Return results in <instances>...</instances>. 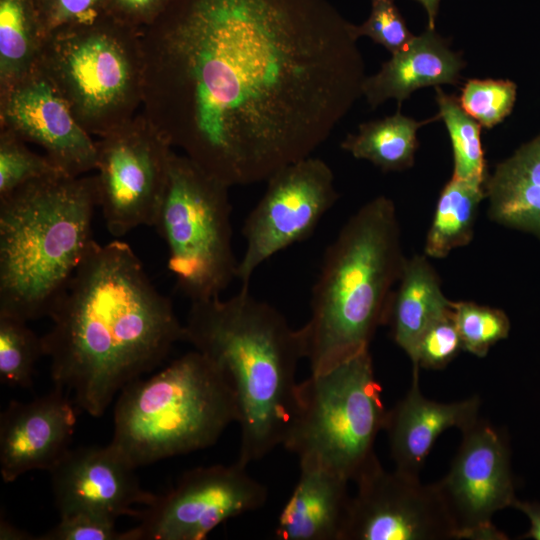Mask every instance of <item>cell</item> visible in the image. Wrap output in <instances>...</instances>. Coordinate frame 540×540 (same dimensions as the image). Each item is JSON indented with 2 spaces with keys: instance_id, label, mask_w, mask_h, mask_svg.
<instances>
[{
  "instance_id": "1",
  "label": "cell",
  "mask_w": 540,
  "mask_h": 540,
  "mask_svg": "<svg viewBox=\"0 0 540 540\" xmlns=\"http://www.w3.org/2000/svg\"><path fill=\"white\" fill-rule=\"evenodd\" d=\"M357 40L327 0H170L142 31L143 113L230 187L266 182L362 96Z\"/></svg>"
},
{
  "instance_id": "2",
  "label": "cell",
  "mask_w": 540,
  "mask_h": 540,
  "mask_svg": "<svg viewBox=\"0 0 540 540\" xmlns=\"http://www.w3.org/2000/svg\"><path fill=\"white\" fill-rule=\"evenodd\" d=\"M49 317L42 342L54 385L93 417L185 340L171 300L119 239L93 242Z\"/></svg>"
},
{
  "instance_id": "3",
  "label": "cell",
  "mask_w": 540,
  "mask_h": 540,
  "mask_svg": "<svg viewBox=\"0 0 540 540\" xmlns=\"http://www.w3.org/2000/svg\"><path fill=\"white\" fill-rule=\"evenodd\" d=\"M185 340L225 376L237 406L240 449L248 466L283 445L293 416L298 363L304 359L299 329L248 285L228 299L191 302Z\"/></svg>"
},
{
  "instance_id": "4",
  "label": "cell",
  "mask_w": 540,
  "mask_h": 540,
  "mask_svg": "<svg viewBox=\"0 0 540 540\" xmlns=\"http://www.w3.org/2000/svg\"><path fill=\"white\" fill-rule=\"evenodd\" d=\"M406 258L393 201L373 198L343 225L325 250L312 288L310 317L299 328L311 373L369 349L385 324Z\"/></svg>"
},
{
  "instance_id": "5",
  "label": "cell",
  "mask_w": 540,
  "mask_h": 540,
  "mask_svg": "<svg viewBox=\"0 0 540 540\" xmlns=\"http://www.w3.org/2000/svg\"><path fill=\"white\" fill-rule=\"evenodd\" d=\"M94 176L55 174L0 199V315H50L95 241Z\"/></svg>"
},
{
  "instance_id": "6",
  "label": "cell",
  "mask_w": 540,
  "mask_h": 540,
  "mask_svg": "<svg viewBox=\"0 0 540 540\" xmlns=\"http://www.w3.org/2000/svg\"><path fill=\"white\" fill-rule=\"evenodd\" d=\"M237 416L225 376L194 349L122 389L110 444L137 468L214 445Z\"/></svg>"
},
{
  "instance_id": "7",
  "label": "cell",
  "mask_w": 540,
  "mask_h": 540,
  "mask_svg": "<svg viewBox=\"0 0 540 540\" xmlns=\"http://www.w3.org/2000/svg\"><path fill=\"white\" fill-rule=\"evenodd\" d=\"M37 65L90 135L121 126L143 103L142 31L105 14L47 35Z\"/></svg>"
},
{
  "instance_id": "8",
  "label": "cell",
  "mask_w": 540,
  "mask_h": 540,
  "mask_svg": "<svg viewBox=\"0 0 540 540\" xmlns=\"http://www.w3.org/2000/svg\"><path fill=\"white\" fill-rule=\"evenodd\" d=\"M387 409L372 356L364 350L298 384L283 447L310 463L355 480L376 456Z\"/></svg>"
},
{
  "instance_id": "9",
  "label": "cell",
  "mask_w": 540,
  "mask_h": 540,
  "mask_svg": "<svg viewBox=\"0 0 540 540\" xmlns=\"http://www.w3.org/2000/svg\"><path fill=\"white\" fill-rule=\"evenodd\" d=\"M229 188L172 152L153 226L167 245L177 288L191 302L219 297L236 278Z\"/></svg>"
},
{
  "instance_id": "10",
  "label": "cell",
  "mask_w": 540,
  "mask_h": 540,
  "mask_svg": "<svg viewBox=\"0 0 540 540\" xmlns=\"http://www.w3.org/2000/svg\"><path fill=\"white\" fill-rule=\"evenodd\" d=\"M98 206L108 232L153 226L168 176L171 144L142 112L96 142Z\"/></svg>"
},
{
  "instance_id": "11",
  "label": "cell",
  "mask_w": 540,
  "mask_h": 540,
  "mask_svg": "<svg viewBox=\"0 0 540 540\" xmlns=\"http://www.w3.org/2000/svg\"><path fill=\"white\" fill-rule=\"evenodd\" d=\"M266 182L242 227L246 246L236 274L242 285L266 260L308 238L339 197L333 171L317 157L293 162Z\"/></svg>"
},
{
  "instance_id": "12",
  "label": "cell",
  "mask_w": 540,
  "mask_h": 540,
  "mask_svg": "<svg viewBox=\"0 0 540 540\" xmlns=\"http://www.w3.org/2000/svg\"><path fill=\"white\" fill-rule=\"evenodd\" d=\"M267 498V487L238 461L194 468L141 509L132 540H203L221 523L260 509Z\"/></svg>"
},
{
  "instance_id": "13",
  "label": "cell",
  "mask_w": 540,
  "mask_h": 540,
  "mask_svg": "<svg viewBox=\"0 0 540 540\" xmlns=\"http://www.w3.org/2000/svg\"><path fill=\"white\" fill-rule=\"evenodd\" d=\"M448 473L436 486L455 528V539L505 540L493 515L517 499L505 432L478 418L462 430Z\"/></svg>"
},
{
  "instance_id": "14",
  "label": "cell",
  "mask_w": 540,
  "mask_h": 540,
  "mask_svg": "<svg viewBox=\"0 0 540 540\" xmlns=\"http://www.w3.org/2000/svg\"><path fill=\"white\" fill-rule=\"evenodd\" d=\"M342 540H446L455 528L436 484L388 471L375 456L354 480Z\"/></svg>"
},
{
  "instance_id": "15",
  "label": "cell",
  "mask_w": 540,
  "mask_h": 540,
  "mask_svg": "<svg viewBox=\"0 0 540 540\" xmlns=\"http://www.w3.org/2000/svg\"><path fill=\"white\" fill-rule=\"evenodd\" d=\"M0 128L40 146L65 175L79 177L96 169V142L38 65L0 93Z\"/></svg>"
},
{
  "instance_id": "16",
  "label": "cell",
  "mask_w": 540,
  "mask_h": 540,
  "mask_svg": "<svg viewBox=\"0 0 540 540\" xmlns=\"http://www.w3.org/2000/svg\"><path fill=\"white\" fill-rule=\"evenodd\" d=\"M135 469L111 444L69 448L49 471L59 515L88 511L138 518L141 510L134 506H149L158 495L141 487Z\"/></svg>"
},
{
  "instance_id": "17",
  "label": "cell",
  "mask_w": 540,
  "mask_h": 540,
  "mask_svg": "<svg viewBox=\"0 0 540 540\" xmlns=\"http://www.w3.org/2000/svg\"><path fill=\"white\" fill-rule=\"evenodd\" d=\"M77 410L71 396L55 385L32 401H11L0 417L3 481L35 469L50 471L70 448Z\"/></svg>"
},
{
  "instance_id": "18",
  "label": "cell",
  "mask_w": 540,
  "mask_h": 540,
  "mask_svg": "<svg viewBox=\"0 0 540 540\" xmlns=\"http://www.w3.org/2000/svg\"><path fill=\"white\" fill-rule=\"evenodd\" d=\"M481 401L473 396L442 403L425 397L419 386V368H412L406 395L387 410L384 431L395 469L418 476L437 438L449 428L464 430L479 418Z\"/></svg>"
},
{
  "instance_id": "19",
  "label": "cell",
  "mask_w": 540,
  "mask_h": 540,
  "mask_svg": "<svg viewBox=\"0 0 540 540\" xmlns=\"http://www.w3.org/2000/svg\"><path fill=\"white\" fill-rule=\"evenodd\" d=\"M464 62L446 40L428 28L399 51L392 53L380 70L366 76L362 95L372 109L395 99L398 109L412 92L428 86L457 85Z\"/></svg>"
},
{
  "instance_id": "20",
  "label": "cell",
  "mask_w": 540,
  "mask_h": 540,
  "mask_svg": "<svg viewBox=\"0 0 540 540\" xmlns=\"http://www.w3.org/2000/svg\"><path fill=\"white\" fill-rule=\"evenodd\" d=\"M298 481L280 511L279 540H342L351 497L343 476L319 465L299 463Z\"/></svg>"
},
{
  "instance_id": "21",
  "label": "cell",
  "mask_w": 540,
  "mask_h": 540,
  "mask_svg": "<svg viewBox=\"0 0 540 540\" xmlns=\"http://www.w3.org/2000/svg\"><path fill=\"white\" fill-rule=\"evenodd\" d=\"M484 189L493 221L540 240V133L498 163Z\"/></svg>"
},
{
  "instance_id": "22",
  "label": "cell",
  "mask_w": 540,
  "mask_h": 540,
  "mask_svg": "<svg viewBox=\"0 0 540 540\" xmlns=\"http://www.w3.org/2000/svg\"><path fill=\"white\" fill-rule=\"evenodd\" d=\"M450 308L451 301L444 296L427 256L414 255L405 261L385 324L390 325L393 340L411 360L422 333Z\"/></svg>"
},
{
  "instance_id": "23",
  "label": "cell",
  "mask_w": 540,
  "mask_h": 540,
  "mask_svg": "<svg viewBox=\"0 0 540 540\" xmlns=\"http://www.w3.org/2000/svg\"><path fill=\"white\" fill-rule=\"evenodd\" d=\"M438 119L437 115L416 121L398 109L392 116L360 124L357 133L348 134L341 142V148L384 172L405 170L414 164L418 129Z\"/></svg>"
},
{
  "instance_id": "24",
  "label": "cell",
  "mask_w": 540,
  "mask_h": 540,
  "mask_svg": "<svg viewBox=\"0 0 540 540\" xmlns=\"http://www.w3.org/2000/svg\"><path fill=\"white\" fill-rule=\"evenodd\" d=\"M484 198V183L452 177L438 198L426 236L425 255L444 258L452 250L469 244L478 208Z\"/></svg>"
},
{
  "instance_id": "25",
  "label": "cell",
  "mask_w": 540,
  "mask_h": 540,
  "mask_svg": "<svg viewBox=\"0 0 540 540\" xmlns=\"http://www.w3.org/2000/svg\"><path fill=\"white\" fill-rule=\"evenodd\" d=\"M43 40L34 0H0V93L37 66Z\"/></svg>"
},
{
  "instance_id": "26",
  "label": "cell",
  "mask_w": 540,
  "mask_h": 540,
  "mask_svg": "<svg viewBox=\"0 0 540 540\" xmlns=\"http://www.w3.org/2000/svg\"><path fill=\"white\" fill-rule=\"evenodd\" d=\"M438 116L444 122L450 136L454 171L452 177L485 183L486 162L481 143V125L461 107L458 98L435 87Z\"/></svg>"
},
{
  "instance_id": "27",
  "label": "cell",
  "mask_w": 540,
  "mask_h": 540,
  "mask_svg": "<svg viewBox=\"0 0 540 540\" xmlns=\"http://www.w3.org/2000/svg\"><path fill=\"white\" fill-rule=\"evenodd\" d=\"M44 355L42 336L27 322L0 315V380L11 386L28 388L37 360Z\"/></svg>"
},
{
  "instance_id": "28",
  "label": "cell",
  "mask_w": 540,
  "mask_h": 540,
  "mask_svg": "<svg viewBox=\"0 0 540 540\" xmlns=\"http://www.w3.org/2000/svg\"><path fill=\"white\" fill-rule=\"evenodd\" d=\"M463 350L479 358L509 336L511 324L504 311L471 301H451Z\"/></svg>"
},
{
  "instance_id": "29",
  "label": "cell",
  "mask_w": 540,
  "mask_h": 540,
  "mask_svg": "<svg viewBox=\"0 0 540 540\" xmlns=\"http://www.w3.org/2000/svg\"><path fill=\"white\" fill-rule=\"evenodd\" d=\"M63 174L46 155L31 151L26 142L0 128V199L32 181Z\"/></svg>"
},
{
  "instance_id": "30",
  "label": "cell",
  "mask_w": 540,
  "mask_h": 540,
  "mask_svg": "<svg viewBox=\"0 0 540 540\" xmlns=\"http://www.w3.org/2000/svg\"><path fill=\"white\" fill-rule=\"evenodd\" d=\"M516 97L517 85L513 81L469 79L458 100L482 127L492 128L512 112Z\"/></svg>"
},
{
  "instance_id": "31",
  "label": "cell",
  "mask_w": 540,
  "mask_h": 540,
  "mask_svg": "<svg viewBox=\"0 0 540 540\" xmlns=\"http://www.w3.org/2000/svg\"><path fill=\"white\" fill-rule=\"evenodd\" d=\"M461 350L463 344L451 306L422 333L411 359L412 368L443 369Z\"/></svg>"
},
{
  "instance_id": "32",
  "label": "cell",
  "mask_w": 540,
  "mask_h": 540,
  "mask_svg": "<svg viewBox=\"0 0 540 540\" xmlns=\"http://www.w3.org/2000/svg\"><path fill=\"white\" fill-rule=\"evenodd\" d=\"M371 12L361 25L353 24L358 39L366 36L385 47L391 54L402 49L412 38L395 0H370Z\"/></svg>"
},
{
  "instance_id": "33",
  "label": "cell",
  "mask_w": 540,
  "mask_h": 540,
  "mask_svg": "<svg viewBox=\"0 0 540 540\" xmlns=\"http://www.w3.org/2000/svg\"><path fill=\"white\" fill-rule=\"evenodd\" d=\"M116 519L99 513L77 511L60 516L59 522L37 540H132L130 529L118 531Z\"/></svg>"
},
{
  "instance_id": "34",
  "label": "cell",
  "mask_w": 540,
  "mask_h": 540,
  "mask_svg": "<svg viewBox=\"0 0 540 540\" xmlns=\"http://www.w3.org/2000/svg\"><path fill=\"white\" fill-rule=\"evenodd\" d=\"M107 0H34L43 38L104 14Z\"/></svg>"
},
{
  "instance_id": "35",
  "label": "cell",
  "mask_w": 540,
  "mask_h": 540,
  "mask_svg": "<svg viewBox=\"0 0 540 540\" xmlns=\"http://www.w3.org/2000/svg\"><path fill=\"white\" fill-rule=\"evenodd\" d=\"M170 0H107L104 14L143 31L164 11Z\"/></svg>"
},
{
  "instance_id": "36",
  "label": "cell",
  "mask_w": 540,
  "mask_h": 540,
  "mask_svg": "<svg viewBox=\"0 0 540 540\" xmlns=\"http://www.w3.org/2000/svg\"><path fill=\"white\" fill-rule=\"evenodd\" d=\"M513 508L524 513L530 521V528L521 538L540 540V502L516 499Z\"/></svg>"
},
{
  "instance_id": "37",
  "label": "cell",
  "mask_w": 540,
  "mask_h": 540,
  "mask_svg": "<svg viewBox=\"0 0 540 540\" xmlns=\"http://www.w3.org/2000/svg\"><path fill=\"white\" fill-rule=\"evenodd\" d=\"M0 539L28 540L35 539V537H32L29 533L18 529L5 519H2L0 524Z\"/></svg>"
},
{
  "instance_id": "38",
  "label": "cell",
  "mask_w": 540,
  "mask_h": 540,
  "mask_svg": "<svg viewBox=\"0 0 540 540\" xmlns=\"http://www.w3.org/2000/svg\"><path fill=\"white\" fill-rule=\"evenodd\" d=\"M425 9L428 17V28L434 29L435 20L440 4V0H416Z\"/></svg>"
}]
</instances>
